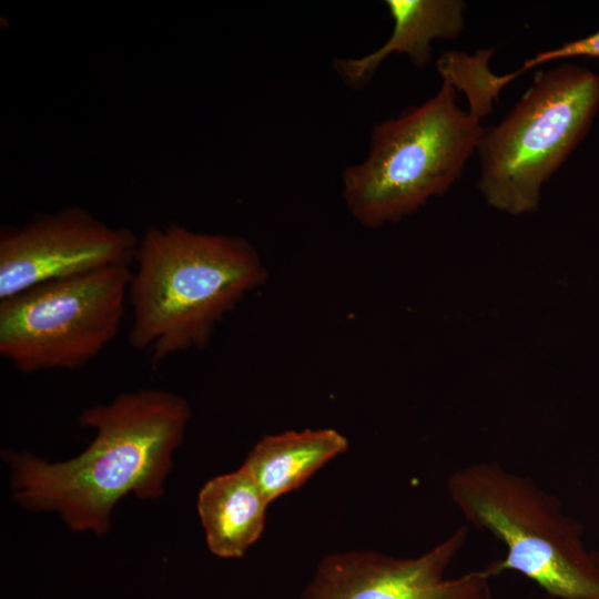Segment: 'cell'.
I'll return each instance as SVG.
<instances>
[{
    "instance_id": "obj_8",
    "label": "cell",
    "mask_w": 599,
    "mask_h": 599,
    "mask_svg": "<svg viewBox=\"0 0 599 599\" xmlns=\"http://www.w3.org/2000/svg\"><path fill=\"white\" fill-rule=\"evenodd\" d=\"M468 535V528L459 526L417 557L372 550L326 556L300 599H491L495 575L488 565L446 576Z\"/></svg>"
},
{
    "instance_id": "obj_5",
    "label": "cell",
    "mask_w": 599,
    "mask_h": 599,
    "mask_svg": "<svg viewBox=\"0 0 599 599\" xmlns=\"http://www.w3.org/2000/svg\"><path fill=\"white\" fill-rule=\"evenodd\" d=\"M599 109V75L575 64L538 72L514 109L483 128L478 189L509 214L537 210L540 190L585 138Z\"/></svg>"
},
{
    "instance_id": "obj_7",
    "label": "cell",
    "mask_w": 599,
    "mask_h": 599,
    "mask_svg": "<svg viewBox=\"0 0 599 599\" xmlns=\"http://www.w3.org/2000/svg\"><path fill=\"white\" fill-rule=\"evenodd\" d=\"M140 236L110 226L87 209L38 213L0 229V301L37 285L109 266H130Z\"/></svg>"
},
{
    "instance_id": "obj_3",
    "label": "cell",
    "mask_w": 599,
    "mask_h": 599,
    "mask_svg": "<svg viewBox=\"0 0 599 599\" xmlns=\"http://www.w3.org/2000/svg\"><path fill=\"white\" fill-rule=\"evenodd\" d=\"M447 490L469 525L505 546V558L488 564L495 576L516 571L552 599H599V555L581 522L531 477L478 461L456 469Z\"/></svg>"
},
{
    "instance_id": "obj_4",
    "label": "cell",
    "mask_w": 599,
    "mask_h": 599,
    "mask_svg": "<svg viewBox=\"0 0 599 599\" xmlns=\"http://www.w3.org/2000/svg\"><path fill=\"white\" fill-rule=\"evenodd\" d=\"M455 89L443 79L429 100L377 123L366 158L344 169L343 197L361 224L396 222L461 176L483 128L478 115L458 106Z\"/></svg>"
},
{
    "instance_id": "obj_10",
    "label": "cell",
    "mask_w": 599,
    "mask_h": 599,
    "mask_svg": "<svg viewBox=\"0 0 599 599\" xmlns=\"http://www.w3.org/2000/svg\"><path fill=\"white\" fill-rule=\"evenodd\" d=\"M270 504L243 466L207 480L197 510L209 550L221 558L242 557L261 537Z\"/></svg>"
},
{
    "instance_id": "obj_2",
    "label": "cell",
    "mask_w": 599,
    "mask_h": 599,
    "mask_svg": "<svg viewBox=\"0 0 599 599\" xmlns=\"http://www.w3.org/2000/svg\"><path fill=\"white\" fill-rule=\"evenodd\" d=\"M133 265L129 344L149 349L153 367L176 353L206 346L221 319L266 276L245 238L176 223L149 227Z\"/></svg>"
},
{
    "instance_id": "obj_9",
    "label": "cell",
    "mask_w": 599,
    "mask_h": 599,
    "mask_svg": "<svg viewBox=\"0 0 599 599\" xmlns=\"http://www.w3.org/2000/svg\"><path fill=\"white\" fill-rule=\"evenodd\" d=\"M393 30L377 50L352 59H336L334 69L351 85L368 82L390 54H406L418 67L432 58L434 40H454L464 28L466 3L460 0H387Z\"/></svg>"
},
{
    "instance_id": "obj_1",
    "label": "cell",
    "mask_w": 599,
    "mask_h": 599,
    "mask_svg": "<svg viewBox=\"0 0 599 599\" xmlns=\"http://www.w3.org/2000/svg\"><path fill=\"white\" fill-rule=\"evenodd\" d=\"M192 412L180 395L163 389L122 393L79 416L94 439L77 457L48 463L27 451H4L12 497L31 510L58 512L73 531L106 534L123 497L163 495Z\"/></svg>"
},
{
    "instance_id": "obj_11",
    "label": "cell",
    "mask_w": 599,
    "mask_h": 599,
    "mask_svg": "<svg viewBox=\"0 0 599 599\" xmlns=\"http://www.w3.org/2000/svg\"><path fill=\"white\" fill-rule=\"evenodd\" d=\"M347 447V439L335 429L290 430L262 437L242 466L272 502L300 488Z\"/></svg>"
},
{
    "instance_id": "obj_13",
    "label": "cell",
    "mask_w": 599,
    "mask_h": 599,
    "mask_svg": "<svg viewBox=\"0 0 599 599\" xmlns=\"http://www.w3.org/2000/svg\"><path fill=\"white\" fill-rule=\"evenodd\" d=\"M547 599H552V598H549V597H548Z\"/></svg>"
},
{
    "instance_id": "obj_12",
    "label": "cell",
    "mask_w": 599,
    "mask_h": 599,
    "mask_svg": "<svg viewBox=\"0 0 599 599\" xmlns=\"http://www.w3.org/2000/svg\"><path fill=\"white\" fill-rule=\"evenodd\" d=\"M572 57L599 58V30L586 38L567 42L559 48L538 53L526 60L519 70L510 74L501 75V82L506 84L535 67Z\"/></svg>"
},
{
    "instance_id": "obj_6",
    "label": "cell",
    "mask_w": 599,
    "mask_h": 599,
    "mask_svg": "<svg viewBox=\"0 0 599 599\" xmlns=\"http://www.w3.org/2000/svg\"><path fill=\"white\" fill-rule=\"evenodd\" d=\"M130 266H109L0 301V355L19 372L81 368L115 338Z\"/></svg>"
}]
</instances>
